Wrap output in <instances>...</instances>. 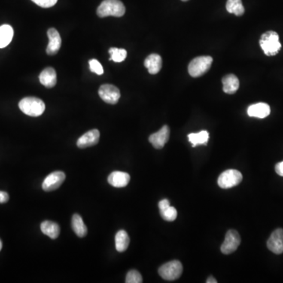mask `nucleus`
<instances>
[{"mask_svg":"<svg viewBox=\"0 0 283 283\" xmlns=\"http://www.w3.org/2000/svg\"><path fill=\"white\" fill-rule=\"evenodd\" d=\"M126 9L120 0H104L97 9V14L99 17H122Z\"/></svg>","mask_w":283,"mask_h":283,"instance_id":"nucleus-1","label":"nucleus"},{"mask_svg":"<svg viewBox=\"0 0 283 283\" xmlns=\"http://www.w3.org/2000/svg\"><path fill=\"white\" fill-rule=\"evenodd\" d=\"M260 45L267 56H275L281 48L279 37L274 31H268L261 36Z\"/></svg>","mask_w":283,"mask_h":283,"instance_id":"nucleus-2","label":"nucleus"},{"mask_svg":"<svg viewBox=\"0 0 283 283\" xmlns=\"http://www.w3.org/2000/svg\"><path fill=\"white\" fill-rule=\"evenodd\" d=\"M19 105L25 114L30 117H40L45 111L44 102L36 97L24 98L20 101Z\"/></svg>","mask_w":283,"mask_h":283,"instance_id":"nucleus-3","label":"nucleus"},{"mask_svg":"<svg viewBox=\"0 0 283 283\" xmlns=\"http://www.w3.org/2000/svg\"><path fill=\"white\" fill-rule=\"evenodd\" d=\"M213 61V58L210 56L197 57L189 64V74L192 77H202L211 68Z\"/></svg>","mask_w":283,"mask_h":283,"instance_id":"nucleus-4","label":"nucleus"},{"mask_svg":"<svg viewBox=\"0 0 283 283\" xmlns=\"http://www.w3.org/2000/svg\"><path fill=\"white\" fill-rule=\"evenodd\" d=\"M183 271L181 262L172 260L161 266L158 269V273L164 279L173 281L181 276Z\"/></svg>","mask_w":283,"mask_h":283,"instance_id":"nucleus-5","label":"nucleus"},{"mask_svg":"<svg viewBox=\"0 0 283 283\" xmlns=\"http://www.w3.org/2000/svg\"><path fill=\"white\" fill-rule=\"evenodd\" d=\"M242 180V175L235 169L226 170L219 176L218 185L223 189H229L238 185Z\"/></svg>","mask_w":283,"mask_h":283,"instance_id":"nucleus-6","label":"nucleus"},{"mask_svg":"<svg viewBox=\"0 0 283 283\" xmlns=\"http://www.w3.org/2000/svg\"><path fill=\"white\" fill-rule=\"evenodd\" d=\"M98 95L104 102L112 105L117 104L120 98V90L114 85L108 83L102 85L99 87Z\"/></svg>","mask_w":283,"mask_h":283,"instance_id":"nucleus-7","label":"nucleus"},{"mask_svg":"<svg viewBox=\"0 0 283 283\" xmlns=\"http://www.w3.org/2000/svg\"><path fill=\"white\" fill-rule=\"evenodd\" d=\"M241 243L239 234L235 230L226 232L224 242L221 245V252L223 254L228 255L236 251Z\"/></svg>","mask_w":283,"mask_h":283,"instance_id":"nucleus-8","label":"nucleus"},{"mask_svg":"<svg viewBox=\"0 0 283 283\" xmlns=\"http://www.w3.org/2000/svg\"><path fill=\"white\" fill-rule=\"evenodd\" d=\"M65 180V175L63 172L58 171V172H52L46 177L44 183L42 184V187L45 191H52L59 188Z\"/></svg>","mask_w":283,"mask_h":283,"instance_id":"nucleus-9","label":"nucleus"},{"mask_svg":"<svg viewBox=\"0 0 283 283\" xmlns=\"http://www.w3.org/2000/svg\"><path fill=\"white\" fill-rule=\"evenodd\" d=\"M170 136V129L168 126L165 125L160 131L152 134L149 137V141L155 149H162L168 143Z\"/></svg>","mask_w":283,"mask_h":283,"instance_id":"nucleus-10","label":"nucleus"},{"mask_svg":"<svg viewBox=\"0 0 283 283\" xmlns=\"http://www.w3.org/2000/svg\"><path fill=\"white\" fill-rule=\"evenodd\" d=\"M268 250L275 254H281L283 253V229H276L268 239Z\"/></svg>","mask_w":283,"mask_h":283,"instance_id":"nucleus-11","label":"nucleus"},{"mask_svg":"<svg viewBox=\"0 0 283 283\" xmlns=\"http://www.w3.org/2000/svg\"><path fill=\"white\" fill-rule=\"evenodd\" d=\"M49 44L47 47V54L48 55H55L58 54L62 45V38L60 34L55 28H51L47 31Z\"/></svg>","mask_w":283,"mask_h":283,"instance_id":"nucleus-12","label":"nucleus"},{"mask_svg":"<svg viewBox=\"0 0 283 283\" xmlns=\"http://www.w3.org/2000/svg\"><path fill=\"white\" fill-rule=\"evenodd\" d=\"M100 138V132L98 129H92L86 132L77 140V145L79 148H87L96 145Z\"/></svg>","mask_w":283,"mask_h":283,"instance_id":"nucleus-13","label":"nucleus"},{"mask_svg":"<svg viewBox=\"0 0 283 283\" xmlns=\"http://www.w3.org/2000/svg\"><path fill=\"white\" fill-rule=\"evenodd\" d=\"M248 115L251 117L263 119L269 116L271 113V108L267 103L259 102L250 105L247 110Z\"/></svg>","mask_w":283,"mask_h":283,"instance_id":"nucleus-14","label":"nucleus"},{"mask_svg":"<svg viewBox=\"0 0 283 283\" xmlns=\"http://www.w3.org/2000/svg\"><path fill=\"white\" fill-rule=\"evenodd\" d=\"M129 174L123 172H113L108 177V183L114 187H125L130 182Z\"/></svg>","mask_w":283,"mask_h":283,"instance_id":"nucleus-15","label":"nucleus"},{"mask_svg":"<svg viewBox=\"0 0 283 283\" xmlns=\"http://www.w3.org/2000/svg\"><path fill=\"white\" fill-rule=\"evenodd\" d=\"M144 65L152 75L158 74L162 68V57L157 54H151L146 59Z\"/></svg>","mask_w":283,"mask_h":283,"instance_id":"nucleus-16","label":"nucleus"},{"mask_svg":"<svg viewBox=\"0 0 283 283\" xmlns=\"http://www.w3.org/2000/svg\"><path fill=\"white\" fill-rule=\"evenodd\" d=\"M39 79L41 84L44 85L47 89H52L55 87L57 83L56 71L51 67H48L42 71Z\"/></svg>","mask_w":283,"mask_h":283,"instance_id":"nucleus-17","label":"nucleus"},{"mask_svg":"<svg viewBox=\"0 0 283 283\" xmlns=\"http://www.w3.org/2000/svg\"><path fill=\"white\" fill-rule=\"evenodd\" d=\"M222 83L223 85V92L229 95H233L239 89V80L234 74L225 76L222 80Z\"/></svg>","mask_w":283,"mask_h":283,"instance_id":"nucleus-18","label":"nucleus"},{"mask_svg":"<svg viewBox=\"0 0 283 283\" xmlns=\"http://www.w3.org/2000/svg\"><path fill=\"white\" fill-rule=\"evenodd\" d=\"M40 228H41V232L44 235L50 237L52 239H56L59 236V234H60V227H59L58 223L49 221V220L43 222L41 223V226H40Z\"/></svg>","mask_w":283,"mask_h":283,"instance_id":"nucleus-19","label":"nucleus"},{"mask_svg":"<svg viewBox=\"0 0 283 283\" xmlns=\"http://www.w3.org/2000/svg\"><path fill=\"white\" fill-rule=\"evenodd\" d=\"M13 37V29L10 25H4L0 26V48L8 46Z\"/></svg>","mask_w":283,"mask_h":283,"instance_id":"nucleus-20","label":"nucleus"},{"mask_svg":"<svg viewBox=\"0 0 283 283\" xmlns=\"http://www.w3.org/2000/svg\"><path fill=\"white\" fill-rule=\"evenodd\" d=\"M72 227L76 235L80 238H83L87 234V228L83 223V219L78 214H74L72 218Z\"/></svg>","mask_w":283,"mask_h":283,"instance_id":"nucleus-21","label":"nucleus"},{"mask_svg":"<svg viewBox=\"0 0 283 283\" xmlns=\"http://www.w3.org/2000/svg\"><path fill=\"white\" fill-rule=\"evenodd\" d=\"M129 242L130 238L128 233L123 230L119 231L115 236L116 250L120 253L126 251L129 247Z\"/></svg>","mask_w":283,"mask_h":283,"instance_id":"nucleus-22","label":"nucleus"},{"mask_svg":"<svg viewBox=\"0 0 283 283\" xmlns=\"http://www.w3.org/2000/svg\"><path fill=\"white\" fill-rule=\"evenodd\" d=\"M188 138L193 147L198 145H206L209 138V133L207 131H202L198 133L189 134Z\"/></svg>","mask_w":283,"mask_h":283,"instance_id":"nucleus-23","label":"nucleus"},{"mask_svg":"<svg viewBox=\"0 0 283 283\" xmlns=\"http://www.w3.org/2000/svg\"><path fill=\"white\" fill-rule=\"evenodd\" d=\"M226 9L230 13H234L236 16L243 15L245 8L242 0H227Z\"/></svg>","mask_w":283,"mask_h":283,"instance_id":"nucleus-24","label":"nucleus"},{"mask_svg":"<svg viewBox=\"0 0 283 283\" xmlns=\"http://www.w3.org/2000/svg\"><path fill=\"white\" fill-rule=\"evenodd\" d=\"M109 54L110 55V60L114 62H122L127 58V50L125 49L111 47L109 50Z\"/></svg>","mask_w":283,"mask_h":283,"instance_id":"nucleus-25","label":"nucleus"},{"mask_svg":"<svg viewBox=\"0 0 283 283\" xmlns=\"http://www.w3.org/2000/svg\"><path fill=\"white\" fill-rule=\"evenodd\" d=\"M161 216L163 220L168 222H172L176 219L177 210L174 207L168 206V208L163 210H160Z\"/></svg>","mask_w":283,"mask_h":283,"instance_id":"nucleus-26","label":"nucleus"},{"mask_svg":"<svg viewBox=\"0 0 283 283\" xmlns=\"http://www.w3.org/2000/svg\"><path fill=\"white\" fill-rule=\"evenodd\" d=\"M125 281L127 283H141L143 282V278L138 271L132 270L127 275Z\"/></svg>","mask_w":283,"mask_h":283,"instance_id":"nucleus-27","label":"nucleus"},{"mask_svg":"<svg viewBox=\"0 0 283 283\" xmlns=\"http://www.w3.org/2000/svg\"><path fill=\"white\" fill-rule=\"evenodd\" d=\"M89 66H90L91 71L95 73L97 75H102L103 74V68H102L100 62L96 59H93L89 61Z\"/></svg>","mask_w":283,"mask_h":283,"instance_id":"nucleus-28","label":"nucleus"},{"mask_svg":"<svg viewBox=\"0 0 283 283\" xmlns=\"http://www.w3.org/2000/svg\"><path fill=\"white\" fill-rule=\"evenodd\" d=\"M34 4L43 8H50L54 7L58 2V0H32Z\"/></svg>","mask_w":283,"mask_h":283,"instance_id":"nucleus-29","label":"nucleus"},{"mask_svg":"<svg viewBox=\"0 0 283 283\" xmlns=\"http://www.w3.org/2000/svg\"><path fill=\"white\" fill-rule=\"evenodd\" d=\"M9 201V195L7 192L0 191V203H6Z\"/></svg>","mask_w":283,"mask_h":283,"instance_id":"nucleus-30","label":"nucleus"},{"mask_svg":"<svg viewBox=\"0 0 283 283\" xmlns=\"http://www.w3.org/2000/svg\"><path fill=\"white\" fill-rule=\"evenodd\" d=\"M168 206H170V202L168 199H163L159 202L158 207L160 210L165 209V208H168Z\"/></svg>","mask_w":283,"mask_h":283,"instance_id":"nucleus-31","label":"nucleus"},{"mask_svg":"<svg viewBox=\"0 0 283 283\" xmlns=\"http://www.w3.org/2000/svg\"><path fill=\"white\" fill-rule=\"evenodd\" d=\"M275 172L280 176H283V162H279L275 165Z\"/></svg>","mask_w":283,"mask_h":283,"instance_id":"nucleus-32","label":"nucleus"},{"mask_svg":"<svg viewBox=\"0 0 283 283\" xmlns=\"http://www.w3.org/2000/svg\"><path fill=\"white\" fill-rule=\"evenodd\" d=\"M207 283H217V281L214 277L210 276L206 281Z\"/></svg>","mask_w":283,"mask_h":283,"instance_id":"nucleus-33","label":"nucleus"},{"mask_svg":"<svg viewBox=\"0 0 283 283\" xmlns=\"http://www.w3.org/2000/svg\"><path fill=\"white\" fill-rule=\"evenodd\" d=\"M3 248V243L2 242H1V240H0V251H1V250H2Z\"/></svg>","mask_w":283,"mask_h":283,"instance_id":"nucleus-34","label":"nucleus"},{"mask_svg":"<svg viewBox=\"0 0 283 283\" xmlns=\"http://www.w3.org/2000/svg\"><path fill=\"white\" fill-rule=\"evenodd\" d=\"M181 1H183V2H187L188 0H181Z\"/></svg>","mask_w":283,"mask_h":283,"instance_id":"nucleus-35","label":"nucleus"}]
</instances>
